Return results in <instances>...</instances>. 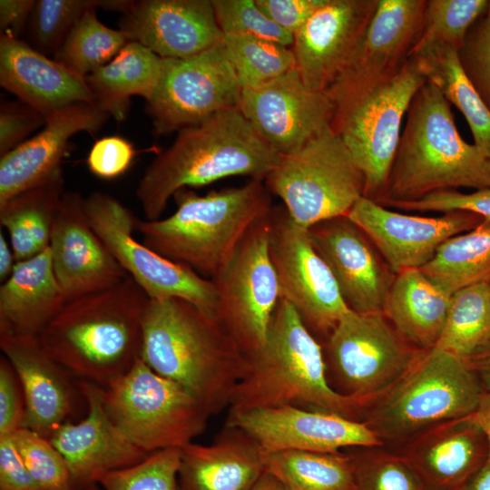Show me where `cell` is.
<instances>
[{
    "instance_id": "f546056e",
    "label": "cell",
    "mask_w": 490,
    "mask_h": 490,
    "mask_svg": "<svg viewBox=\"0 0 490 490\" xmlns=\"http://www.w3.org/2000/svg\"><path fill=\"white\" fill-rule=\"evenodd\" d=\"M65 303L54 272L50 247L16 261L0 287V334L38 338Z\"/></svg>"
},
{
    "instance_id": "60d3db41",
    "label": "cell",
    "mask_w": 490,
    "mask_h": 490,
    "mask_svg": "<svg viewBox=\"0 0 490 490\" xmlns=\"http://www.w3.org/2000/svg\"><path fill=\"white\" fill-rule=\"evenodd\" d=\"M377 447H357L351 458L356 490H426L425 484L407 459Z\"/></svg>"
},
{
    "instance_id": "680465c9",
    "label": "cell",
    "mask_w": 490,
    "mask_h": 490,
    "mask_svg": "<svg viewBox=\"0 0 490 490\" xmlns=\"http://www.w3.org/2000/svg\"><path fill=\"white\" fill-rule=\"evenodd\" d=\"M460 490H490V459Z\"/></svg>"
},
{
    "instance_id": "484cf974",
    "label": "cell",
    "mask_w": 490,
    "mask_h": 490,
    "mask_svg": "<svg viewBox=\"0 0 490 490\" xmlns=\"http://www.w3.org/2000/svg\"><path fill=\"white\" fill-rule=\"evenodd\" d=\"M0 348L21 383L25 412L23 427L49 438L69 421L78 395V383L42 348L37 338L0 334Z\"/></svg>"
},
{
    "instance_id": "52a82bcc",
    "label": "cell",
    "mask_w": 490,
    "mask_h": 490,
    "mask_svg": "<svg viewBox=\"0 0 490 490\" xmlns=\"http://www.w3.org/2000/svg\"><path fill=\"white\" fill-rule=\"evenodd\" d=\"M483 392L466 360L434 347L363 407L361 421L383 443H406L435 425L473 414Z\"/></svg>"
},
{
    "instance_id": "7a4b0ae2",
    "label": "cell",
    "mask_w": 490,
    "mask_h": 490,
    "mask_svg": "<svg viewBox=\"0 0 490 490\" xmlns=\"http://www.w3.org/2000/svg\"><path fill=\"white\" fill-rule=\"evenodd\" d=\"M141 358L182 387L209 416L229 408L245 354L220 323L180 299H151Z\"/></svg>"
},
{
    "instance_id": "11a10c76",
    "label": "cell",
    "mask_w": 490,
    "mask_h": 490,
    "mask_svg": "<svg viewBox=\"0 0 490 490\" xmlns=\"http://www.w3.org/2000/svg\"><path fill=\"white\" fill-rule=\"evenodd\" d=\"M466 361L484 391L490 392V339Z\"/></svg>"
},
{
    "instance_id": "74e56055",
    "label": "cell",
    "mask_w": 490,
    "mask_h": 490,
    "mask_svg": "<svg viewBox=\"0 0 490 490\" xmlns=\"http://www.w3.org/2000/svg\"><path fill=\"white\" fill-rule=\"evenodd\" d=\"M96 9L84 12L54 54V60L83 78L110 63L131 41L122 30L103 24Z\"/></svg>"
},
{
    "instance_id": "1f68e13d",
    "label": "cell",
    "mask_w": 490,
    "mask_h": 490,
    "mask_svg": "<svg viewBox=\"0 0 490 490\" xmlns=\"http://www.w3.org/2000/svg\"><path fill=\"white\" fill-rule=\"evenodd\" d=\"M163 59L130 41L107 64L85 77L96 105L116 121L126 119L131 97L138 95L148 102L153 95L162 70Z\"/></svg>"
},
{
    "instance_id": "f35d334b",
    "label": "cell",
    "mask_w": 490,
    "mask_h": 490,
    "mask_svg": "<svg viewBox=\"0 0 490 490\" xmlns=\"http://www.w3.org/2000/svg\"><path fill=\"white\" fill-rule=\"evenodd\" d=\"M223 45L241 88L265 84L296 68L291 47L247 35H223Z\"/></svg>"
},
{
    "instance_id": "7bdbcfd3",
    "label": "cell",
    "mask_w": 490,
    "mask_h": 490,
    "mask_svg": "<svg viewBox=\"0 0 490 490\" xmlns=\"http://www.w3.org/2000/svg\"><path fill=\"white\" fill-rule=\"evenodd\" d=\"M181 448L150 454L141 462L113 471L100 482L103 490H181Z\"/></svg>"
},
{
    "instance_id": "681fc988",
    "label": "cell",
    "mask_w": 490,
    "mask_h": 490,
    "mask_svg": "<svg viewBox=\"0 0 490 490\" xmlns=\"http://www.w3.org/2000/svg\"><path fill=\"white\" fill-rule=\"evenodd\" d=\"M135 154L136 151L129 141L120 136H106L92 146L86 162L93 174L112 180L130 168Z\"/></svg>"
},
{
    "instance_id": "816d5d0a",
    "label": "cell",
    "mask_w": 490,
    "mask_h": 490,
    "mask_svg": "<svg viewBox=\"0 0 490 490\" xmlns=\"http://www.w3.org/2000/svg\"><path fill=\"white\" fill-rule=\"evenodd\" d=\"M325 0H255L275 24L294 35Z\"/></svg>"
},
{
    "instance_id": "9f6ffc18",
    "label": "cell",
    "mask_w": 490,
    "mask_h": 490,
    "mask_svg": "<svg viewBox=\"0 0 490 490\" xmlns=\"http://www.w3.org/2000/svg\"><path fill=\"white\" fill-rule=\"evenodd\" d=\"M472 417L485 435L489 449L488 458L490 459V392H483Z\"/></svg>"
},
{
    "instance_id": "f907efd6",
    "label": "cell",
    "mask_w": 490,
    "mask_h": 490,
    "mask_svg": "<svg viewBox=\"0 0 490 490\" xmlns=\"http://www.w3.org/2000/svg\"><path fill=\"white\" fill-rule=\"evenodd\" d=\"M25 412L24 391L11 363L0 358V436L23 427Z\"/></svg>"
},
{
    "instance_id": "5bb4252c",
    "label": "cell",
    "mask_w": 490,
    "mask_h": 490,
    "mask_svg": "<svg viewBox=\"0 0 490 490\" xmlns=\"http://www.w3.org/2000/svg\"><path fill=\"white\" fill-rule=\"evenodd\" d=\"M269 252L281 299L298 312L308 329L325 340L349 310L328 266L309 230L293 221L285 207L268 216Z\"/></svg>"
},
{
    "instance_id": "8992f818",
    "label": "cell",
    "mask_w": 490,
    "mask_h": 490,
    "mask_svg": "<svg viewBox=\"0 0 490 490\" xmlns=\"http://www.w3.org/2000/svg\"><path fill=\"white\" fill-rule=\"evenodd\" d=\"M264 181L205 195L183 188L172 196L175 211L164 219H137L142 243L159 254L183 263L211 279L231 256L247 232L272 209Z\"/></svg>"
},
{
    "instance_id": "2e32d148",
    "label": "cell",
    "mask_w": 490,
    "mask_h": 490,
    "mask_svg": "<svg viewBox=\"0 0 490 490\" xmlns=\"http://www.w3.org/2000/svg\"><path fill=\"white\" fill-rule=\"evenodd\" d=\"M426 0H378L358 46L325 92L338 108L392 78L410 57Z\"/></svg>"
},
{
    "instance_id": "d4e9b609",
    "label": "cell",
    "mask_w": 490,
    "mask_h": 490,
    "mask_svg": "<svg viewBox=\"0 0 490 490\" xmlns=\"http://www.w3.org/2000/svg\"><path fill=\"white\" fill-rule=\"evenodd\" d=\"M110 115L98 105L78 103L54 112L41 131L0 158V205L62 169L70 138L98 132Z\"/></svg>"
},
{
    "instance_id": "5b68a950",
    "label": "cell",
    "mask_w": 490,
    "mask_h": 490,
    "mask_svg": "<svg viewBox=\"0 0 490 490\" xmlns=\"http://www.w3.org/2000/svg\"><path fill=\"white\" fill-rule=\"evenodd\" d=\"M380 204L418 200L441 191L490 188V160L460 135L451 104L431 83L414 95L407 112Z\"/></svg>"
},
{
    "instance_id": "9a60e30c",
    "label": "cell",
    "mask_w": 490,
    "mask_h": 490,
    "mask_svg": "<svg viewBox=\"0 0 490 490\" xmlns=\"http://www.w3.org/2000/svg\"><path fill=\"white\" fill-rule=\"evenodd\" d=\"M241 90L223 43L189 58L163 59L158 86L146 102L154 133L167 135L239 108Z\"/></svg>"
},
{
    "instance_id": "4fadbf2b",
    "label": "cell",
    "mask_w": 490,
    "mask_h": 490,
    "mask_svg": "<svg viewBox=\"0 0 490 490\" xmlns=\"http://www.w3.org/2000/svg\"><path fill=\"white\" fill-rule=\"evenodd\" d=\"M268 216L251 227L211 279L217 293L216 320L245 355L264 344L281 299L269 252Z\"/></svg>"
},
{
    "instance_id": "c3c4849f",
    "label": "cell",
    "mask_w": 490,
    "mask_h": 490,
    "mask_svg": "<svg viewBox=\"0 0 490 490\" xmlns=\"http://www.w3.org/2000/svg\"><path fill=\"white\" fill-rule=\"evenodd\" d=\"M47 117L33 106L19 100L5 102L0 109V155L12 151L38 128Z\"/></svg>"
},
{
    "instance_id": "4dcf8cb0",
    "label": "cell",
    "mask_w": 490,
    "mask_h": 490,
    "mask_svg": "<svg viewBox=\"0 0 490 490\" xmlns=\"http://www.w3.org/2000/svg\"><path fill=\"white\" fill-rule=\"evenodd\" d=\"M451 296L433 283L420 269L395 275L383 314L415 348H434L446 325Z\"/></svg>"
},
{
    "instance_id": "e575fe53",
    "label": "cell",
    "mask_w": 490,
    "mask_h": 490,
    "mask_svg": "<svg viewBox=\"0 0 490 490\" xmlns=\"http://www.w3.org/2000/svg\"><path fill=\"white\" fill-rule=\"evenodd\" d=\"M421 271L448 295L490 280V220L452 236L437 249Z\"/></svg>"
},
{
    "instance_id": "91938a15",
    "label": "cell",
    "mask_w": 490,
    "mask_h": 490,
    "mask_svg": "<svg viewBox=\"0 0 490 490\" xmlns=\"http://www.w3.org/2000/svg\"><path fill=\"white\" fill-rule=\"evenodd\" d=\"M251 490H286L282 484L271 474L265 471Z\"/></svg>"
},
{
    "instance_id": "ffe728a7",
    "label": "cell",
    "mask_w": 490,
    "mask_h": 490,
    "mask_svg": "<svg viewBox=\"0 0 490 490\" xmlns=\"http://www.w3.org/2000/svg\"><path fill=\"white\" fill-rule=\"evenodd\" d=\"M77 383L87 415L77 423L62 424L49 439L67 464L73 487L85 488L150 454L132 444L111 419L103 404V388L88 382Z\"/></svg>"
},
{
    "instance_id": "d6986e66",
    "label": "cell",
    "mask_w": 490,
    "mask_h": 490,
    "mask_svg": "<svg viewBox=\"0 0 490 490\" xmlns=\"http://www.w3.org/2000/svg\"><path fill=\"white\" fill-rule=\"evenodd\" d=\"M376 245L395 275L421 269L452 236L468 231L484 219L467 211L427 217L400 213L363 196L346 215Z\"/></svg>"
},
{
    "instance_id": "9c48e42d",
    "label": "cell",
    "mask_w": 490,
    "mask_h": 490,
    "mask_svg": "<svg viewBox=\"0 0 490 490\" xmlns=\"http://www.w3.org/2000/svg\"><path fill=\"white\" fill-rule=\"evenodd\" d=\"M103 404L117 427L148 454L182 448L205 430L210 417L182 387L141 358L103 389Z\"/></svg>"
},
{
    "instance_id": "cb8c5ba5",
    "label": "cell",
    "mask_w": 490,
    "mask_h": 490,
    "mask_svg": "<svg viewBox=\"0 0 490 490\" xmlns=\"http://www.w3.org/2000/svg\"><path fill=\"white\" fill-rule=\"evenodd\" d=\"M308 230L349 309L383 313L395 276L378 259L366 234L347 216L322 221Z\"/></svg>"
},
{
    "instance_id": "ac0fdd59",
    "label": "cell",
    "mask_w": 490,
    "mask_h": 490,
    "mask_svg": "<svg viewBox=\"0 0 490 490\" xmlns=\"http://www.w3.org/2000/svg\"><path fill=\"white\" fill-rule=\"evenodd\" d=\"M225 424L240 428L265 454L291 450L330 453L384 445L364 421L294 407L229 413Z\"/></svg>"
},
{
    "instance_id": "277c9868",
    "label": "cell",
    "mask_w": 490,
    "mask_h": 490,
    "mask_svg": "<svg viewBox=\"0 0 490 490\" xmlns=\"http://www.w3.org/2000/svg\"><path fill=\"white\" fill-rule=\"evenodd\" d=\"M294 407L360 420L361 406L328 384L323 347L281 299L264 344L245 355L229 413ZM361 421V420H360Z\"/></svg>"
},
{
    "instance_id": "44dd1931",
    "label": "cell",
    "mask_w": 490,
    "mask_h": 490,
    "mask_svg": "<svg viewBox=\"0 0 490 490\" xmlns=\"http://www.w3.org/2000/svg\"><path fill=\"white\" fill-rule=\"evenodd\" d=\"M378 0H325L293 35L296 69L307 87L326 92L358 46Z\"/></svg>"
},
{
    "instance_id": "e0dca14e",
    "label": "cell",
    "mask_w": 490,
    "mask_h": 490,
    "mask_svg": "<svg viewBox=\"0 0 490 490\" xmlns=\"http://www.w3.org/2000/svg\"><path fill=\"white\" fill-rule=\"evenodd\" d=\"M239 109L281 156L298 152L330 127L336 111L328 95L307 87L296 68L260 86L243 88Z\"/></svg>"
},
{
    "instance_id": "6125c7cd",
    "label": "cell",
    "mask_w": 490,
    "mask_h": 490,
    "mask_svg": "<svg viewBox=\"0 0 490 490\" xmlns=\"http://www.w3.org/2000/svg\"><path fill=\"white\" fill-rule=\"evenodd\" d=\"M489 285H490V280L488 281Z\"/></svg>"
},
{
    "instance_id": "94428289",
    "label": "cell",
    "mask_w": 490,
    "mask_h": 490,
    "mask_svg": "<svg viewBox=\"0 0 490 490\" xmlns=\"http://www.w3.org/2000/svg\"><path fill=\"white\" fill-rule=\"evenodd\" d=\"M67 490H103V489H99L96 487V485H93V486L85 487V488H70Z\"/></svg>"
},
{
    "instance_id": "603a6c76",
    "label": "cell",
    "mask_w": 490,
    "mask_h": 490,
    "mask_svg": "<svg viewBox=\"0 0 490 490\" xmlns=\"http://www.w3.org/2000/svg\"><path fill=\"white\" fill-rule=\"evenodd\" d=\"M120 29L163 59H184L222 43L211 0L132 1Z\"/></svg>"
},
{
    "instance_id": "83f0119b",
    "label": "cell",
    "mask_w": 490,
    "mask_h": 490,
    "mask_svg": "<svg viewBox=\"0 0 490 490\" xmlns=\"http://www.w3.org/2000/svg\"><path fill=\"white\" fill-rule=\"evenodd\" d=\"M0 83L46 117L78 103H95L85 78L17 38L0 36Z\"/></svg>"
},
{
    "instance_id": "ee69618b",
    "label": "cell",
    "mask_w": 490,
    "mask_h": 490,
    "mask_svg": "<svg viewBox=\"0 0 490 490\" xmlns=\"http://www.w3.org/2000/svg\"><path fill=\"white\" fill-rule=\"evenodd\" d=\"M12 436L39 490L74 488L67 464L49 438L24 427Z\"/></svg>"
},
{
    "instance_id": "7dc6e473",
    "label": "cell",
    "mask_w": 490,
    "mask_h": 490,
    "mask_svg": "<svg viewBox=\"0 0 490 490\" xmlns=\"http://www.w3.org/2000/svg\"><path fill=\"white\" fill-rule=\"evenodd\" d=\"M405 211L420 212L467 211L490 220V188L463 193L457 190L430 193L416 201L386 203Z\"/></svg>"
},
{
    "instance_id": "8d00e7d4",
    "label": "cell",
    "mask_w": 490,
    "mask_h": 490,
    "mask_svg": "<svg viewBox=\"0 0 490 490\" xmlns=\"http://www.w3.org/2000/svg\"><path fill=\"white\" fill-rule=\"evenodd\" d=\"M489 339V283H476L453 293L445 328L435 347L466 360Z\"/></svg>"
},
{
    "instance_id": "f1b7e54d",
    "label": "cell",
    "mask_w": 490,
    "mask_h": 490,
    "mask_svg": "<svg viewBox=\"0 0 490 490\" xmlns=\"http://www.w3.org/2000/svg\"><path fill=\"white\" fill-rule=\"evenodd\" d=\"M181 451V490H251L265 472L260 446L227 424L210 445L191 442Z\"/></svg>"
},
{
    "instance_id": "d6a6232c",
    "label": "cell",
    "mask_w": 490,
    "mask_h": 490,
    "mask_svg": "<svg viewBox=\"0 0 490 490\" xmlns=\"http://www.w3.org/2000/svg\"><path fill=\"white\" fill-rule=\"evenodd\" d=\"M64 192L61 169L0 205V222L9 235L16 261L30 259L49 248Z\"/></svg>"
},
{
    "instance_id": "f5cc1de1",
    "label": "cell",
    "mask_w": 490,
    "mask_h": 490,
    "mask_svg": "<svg viewBox=\"0 0 490 490\" xmlns=\"http://www.w3.org/2000/svg\"><path fill=\"white\" fill-rule=\"evenodd\" d=\"M0 490H39L12 435L0 436Z\"/></svg>"
},
{
    "instance_id": "3957f363",
    "label": "cell",
    "mask_w": 490,
    "mask_h": 490,
    "mask_svg": "<svg viewBox=\"0 0 490 490\" xmlns=\"http://www.w3.org/2000/svg\"><path fill=\"white\" fill-rule=\"evenodd\" d=\"M145 170L136 197L148 220L160 219L176 191L230 176L264 181L281 159L239 108L181 129Z\"/></svg>"
},
{
    "instance_id": "6f0895ef",
    "label": "cell",
    "mask_w": 490,
    "mask_h": 490,
    "mask_svg": "<svg viewBox=\"0 0 490 490\" xmlns=\"http://www.w3.org/2000/svg\"><path fill=\"white\" fill-rule=\"evenodd\" d=\"M16 263L11 244H8L3 233L0 232V279L4 282L12 274Z\"/></svg>"
},
{
    "instance_id": "4316f807",
    "label": "cell",
    "mask_w": 490,
    "mask_h": 490,
    "mask_svg": "<svg viewBox=\"0 0 490 490\" xmlns=\"http://www.w3.org/2000/svg\"><path fill=\"white\" fill-rule=\"evenodd\" d=\"M401 455L426 490H460L485 464L489 449L471 414L424 430L406 442Z\"/></svg>"
},
{
    "instance_id": "f6af8a7d",
    "label": "cell",
    "mask_w": 490,
    "mask_h": 490,
    "mask_svg": "<svg viewBox=\"0 0 490 490\" xmlns=\"http://www.w3.org/2000/svg\"><path fill=\"white\" fill-rule=\"evenodd\" d=\"M223 35H247L291 47L293 35L270 19L255 0H211Z\"/></svg>"
},
{
    "instance_id": "6da1fadb",
    "label": "cell",
    "mask_w": 490,
    "mask_h": 490,
    "mask_svg": "<svg viewBox=\"0 0 490 490\" xmlns=\"http://www.w3.org/2000/svg\"><path fill=\"white\" fill-rule=\"evenodd\" d=\"M149 301L128 276L109 289L67 301L38 341L76 381L107 388L141 358Z\"/></svg>"
},
{
    "instance_id": "bcb514c9",
    "label": "cell",
    "mask_w": 490,
    "mask_h": 490,
    "mask_svg": "<svg viewBox=\"0 0 490 490\" xmlns=\"http://www.w3.org/2000/svg\"><path fill=\"white\" fill-rule=\"evenodd\" d=\"M460 66L490 109V1L457 51Z\"/></svg>"
},
{
    "instance_id": "8fae6325",
    "label": "cell",
    "mask_w": 490,
    "mask_h": 490,
    "mask_svg": "<svg viewBox=\"0 0 490 490\" xmlns=\"http://www.w3.org/2000/svg\"><path fill=\"white\" fill-rule=\"evenodd\" d=\"M426 82L416 58L409 57L392 78L335 111L331 128L365 178V197L377 201L387 183L409 104Z\"/></svg>"
},
{
    "instance_id": "db71d44e",
    "label": "cell",
    "mask_w": 490,
    "mask_h": 490,
    "mask_svg": "<svg viewBox=\"0 0 490 490\" xmlns=\"http://www.w3.org/2000/svg\"><path fill=\"white\" fill-rule=\"evenodd\" d=\"M35 2L34 0H1V34L18 39L27 26Z\"/></svg>"
},
{
    "instance_id": "b9f144b4",
    "label": "cell",
    "mask_w": 490,
    "mask_h": 490,
    "mask_svg": "<svg viewBox=\"0 0 490 490\" xmlns=\"http://www.w3.org/2000/svg\"><path fill=\"white\" fill-rule=\"evenodd\" d=\"M103 1L38 0L27 29L29 45L39 53L54 54L86 10L103 8Z\"/></svg>"
},
{
    "instance_id": "d590c367",
    "label": "cell",
    "mask_w": 490,
    "mask_h": 490,
    "mask_svg": "<svg viewBox=\"0 0 490 490\" xmlns=\"http://www.w3.org/2000/svg\"><path fill=\"white\" fill-rule=\"evenodd\" d=\"M264 466L286 490H356L351 458L341 451L264 453Z\"/></svg>"
},
{
    "instance_id": "30bf717a",
    "label": "cell",
    "mask_w": 490,
    "mask_h": 490,
    "mask_svg": "<svg viewBox=\"0 0 490 490\" xmlns=\"http://www.w3.org/2000/svg\"><path fill=\"white\" fill-rule=\"evenodd\" d=\"M322 347L329 386L362 409L407 372L422 351L401 337L383 313L351 309Z\"/></svg>"
},
{
    "instance_id": "ba28073f",
    "label": "cell",
    "mask_w": 490,
    "mask_h": 490,
    "mask_svg": "<svg viewBox=\"0 0 490 490\" xmlns=\"http://www.w3.org/2000/svg\"><path fill=\"white\" fill-rule=\"evenodd\" d=\"M264 181L293 221L307 230L346 216L365 196L364 175L331 126L282 156Z\"/></svg>"
},
{
    "instance_id": "7402d4cb",
    "label": "cell",
    "mask_w": 490,
    "mask_h": 490,
    "mask_svg": "<svg viewBox=\"0 0 490 490\" xmlns=\"http://www.w3.org/2000/svg\"><path fill=\"white\" fill-rule=\"evenodd\" d=\"M83 199L79 192L65 191L52 230V264L66 302L128 277L89 223Z\"/></svg>"
},
{
    "instance_id": "7c38bea8",
    "label": "cell",
    "mask_w": 490,
    "mask_h": 490,
    "mask_svg": "<svg viewBox=\"0 0 490 490\" xmlns=\"http://www.w3.org/2000/svg\"><path fill=\"white\" fill-rule=\"evenodd\" d=\"M83 207L93 230L151 299H183L216 319L212 281L139 241L133 235L138 218L120 201L95 191L83 199Z\"/></svg>"
},
{
    "instance_id": "836d02e7",
    "label": "cell",
    "mask_w": 490,
    "mask_h": 490,
    "mask_svg": "<svg viewBox=\"0 0 490 490\" xmlns=\"http://www.w3.org/2000/svg\"><path fill=\"white\" fill-rule=\"evenodd\" d=\"M412 57L417 59L426 81L464 115L474 144L490 160V109L463 72L457 52L436 46Z\"/></svg>"
},
{
    "instance_id": "ab89813d",
    "label": "cell",
    "mask_w": 490,
    "mask_h": 490,
    "mask_svg": "<svg viewBox=\"0 0 490 490\" xmlns=\"http://www.w3.org/2000/svg\"><path fill=\"white\" fill-rule=\"evenodd\" d=\"M489 1L426 0L410 56L436 46H448L457 52L469 29L486 12Z\"/></svg>"
}]
</instances>
